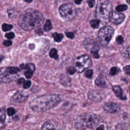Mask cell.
Returning a JSON list of instances; mask_svg holds the SVG:
<instances>
[{
  "instance_id": "obj_17",
  "label": "cell",
  "mask_w": 130,
  "mask_h": 130,
  "mask_svg": "<svg viewBox=\"0 0 130 130\" xmlns=\"http://www.w3.org/2000/svg\"><path fill=\"white\" fill-rule=\"evenodd\" d=\"M95 83L98 86L102 88H105L106 87V83L105 81L101 77H99L95 79Z\"/></svg>"
},
{
  "instance_id": "obj_13",
  "label": "cell",
  "mask_w": 130,
  "mask_h": 130,
  "mask_svg": "<svg viewBox=\"0 0 130 130\" xmlns=\"http://www.w3.org/2000/svg\"><path fill=\"white\" fill-rule=\"evenodd\" d=\"M28 96V94L20 91L16 92L12 96V100L15 102H22L24 101Z\"/></svg>"
},
{
  "instance_id": "obj_36",
  "label": "cell",
  "mask_w": 130,
  "mask_h": 130,
  "mask_svg": "<svg viewBox=\"0 0 130 130\" xmlns=\"http://www.w3.org/2000/svg\"><path fill=\"white\" fill-rule=\"evenodd\" d=\"M66 35L67 36V37H68L70 39H73L74 37V35L72 32H66Z\"/></svg>"
},
{
  "instance_id": "obj_8",
  "label": "cell",
  "mask_w": 130,
  "mask_h": 130,
  "mask_svg": "<svg viewBox=\"0 0 130 130\" xmlns=\"http://www.w3.org/2000/svg\"><path fill=\"white\" fill-rule=\"evenodd\" d=\"M91 64V60L87 55H82L77 57L74 62V68L78 73H82L85 69L89 68Z\"/></svg>"
},
{
  "instance_id": "obj_30",
  "label": "cell",
  "mask_w": 130,
  "mask_h": 130,
  "mask_svg": "<svg viewBox=\"0 0 130 130\" xmlns=\"http://www.w3.org/2000/svg\"><path fill=\"white\" fill-rule=\"evenodd\" d=\"M67 72L68 73L70 74V75H73L75 73V72H76V70L74 68V67H69L68 69H67Z\"/></svg>"
},
{
  "instance_id": "obj_26",
  "label": "cell",
  "mask_w": 130,
  "mask_h": 130,
  "mask_svg": "<svg viewBox=\"0 0 130 130\" xmlns=\"http://www.w3.org/2000/svg\"><path fill=\"white\" fill-rule=\"evenodd\" d=\"M24 75L26 78L27 79L30 78L33 75V71L30 70H28L27 71L24 72Z\"/></svg>"
},
{
  "instance_id": "obj_2",
  "label": "cell",
  "mask_w": 130,
  "mask_h": 130,
  "mask_svg": "<svg viewBox=\"0 0 130 130\" xmlns=\"http://www.w3.org/2000/svg\"><path fill=\"white\" fill-rule=\"evenodd\" d=\"M60 102V99L56 94H48L38 97L32 100L29 104L31 109L36 112H41L57 106Z\"/></svg>"
},
{
  "instance_id": "obj_33",
  "label": "cell",
  "mask_w": 130,
  "mask_h": 130,
  "mask_svg": "<svg viewBox=\"0 0 130 130\" xmlns=\"http://www.w3.org/2000/svg\"><path fill=\"white\" fill-rule=\"evenodd\" d=\"M123 70H124V72L125 73H126L127 74L130 75V65L125 66Z\"/></svg>"
},
{
  "instance_id": "obj_45",
  "label": "cell",
  "mask_w": 130,
  "mask_h": 130,
  "mask_svg": "<svg viewBox=\"0 0 130 130\" xmlns=\"http://www.w3.org/2000/svg\"><path fill=\"white\" fill-rule=\"evenodd\" d=\"M126 1L127 3L128 4L130 5V0H126Z\"/></svg>"
},
{
  "instance_id": "obj_37",
  "label": "cell",
  "mask_w": 130,
  "mask_h": 130,
  "mask_svg": "<svg viewBox=\"0 0 130 130\" xmlns=\"http://www.w3.org/2000/svg\"><path fill=\"white\" fill-rule=\"evenodd\" d=\"M12 42L11 41H9V40L5 41L3 42V44L6 46H10L12 45Z\"/></svg>"
},
{
  "instance_id": "obj_42",
  "label": "cell",
  "mask_w": 130,
  "mask_h": 130,
  "mask_svg": "<svg viewBox=\"0 0 130 130\" xmlns=\"http://www.w3.org/2000/svg\"><path fill=\"white\" fill-rule=\"evenodd\" d=\"M97 129H104V126L103 125H101L100 127H98L96 128Z\"/></svg>"
},
{
  "instance_id": "obj_47",
  "label": "cell",
  "mask_w": 130,
  "mask_h": 130,
  "mask_svg": "<svg viewBox=\"0 0 130 130\" xmlns=\"http://www.w3.org/2000/svg\"><path fill=\"white\" fill-rule=\"evenodd\" d=\"M129 124H130V121H129Z\"/></svg>"
},
{
  "instance_id": "obj_39",
  "label": "cell",
  "mask_w": 130,
  "mask_h": 130,
  "mask_svg": "<svg viewBox=\"0 0 130 130\" xmlns=\"http://www.w3.org/2000/svg\"><path fill=\"white\" fill-rule=\"evenodd\" d=\"M36 32L38 34H39V35H41V34H43V31H42V30L41 29V28H36Z\"/></svg>"
},
{
  "instance_id": "obj_4",
  "label": "cell",
  "mask_w": 130,
  "mask_h": 130,
  "mask_svg": "<svg viewBox=\"0 0 130 130\" xmlns=\"http://www.w3.org/2000/svg\"><path fill=\"white\" fill-rule=\"evenodd\" d=\"M112 12V6L109 0H98L95 9V15L97 19L105 23L109 20Z\"/></svg>"
},
{
  "instance_id": "obj_20",
  "label": "cell",
  "mask_w": 130,
  "mask_h": 130,
  "mask_svg": "<svg viewBox=\"0 0 130 130\" xmlns=\"http://www.w3.org/2000/svg\"><path fill=\"white\" fill-rule=\"evenodd\" d=\"M42 129H55V127L54 125L50 122L47 121L44 123L42 126Z\"/></svg>"
},
{
  "instance_id": "obj_31",
  "label": "cell",
  "mask_w": 130,
  "mask_h": 130,
  "mask_svg": "<svg viewBox=\"0 0 130 130\" xmlns=\"http://www.w3.org/2000/svg\"><path fill=\"white\" fill-rule=\"evenodd\" d=\"M5 36L9 39H12L15 37V34L13 32H10L9 33H7L5 35Z\"/></svg>"
},
{
  "instance_id": "obj_6",
  "label": "cell",
  "mask_w": 130,
  "mask_h": 130,
  "mask_svg": "<svg viewBox=\"0 0 130 130\" xmlns=\"http://www.w3.org/2000/svg\"><path fill=\"white\" fill-rule=\"evenodd\" d=\"M59 12L62 17L66 20H70L77 15V9L74 5L70 3L64 4L59 8Z\"/></svg>"
},
{
  "instance_id": "obj_22",
  "label": "cell",
  "mask_w": 130,
  "mask_h": 130,
  "mask_svg": "<svg viewBox=\"0 0 130 130\" xmlns=\"http://www.w3.org/2000/svg\"><path fill=\"white\" fill-rule=\"evenodd\" d=\"M90 25L93 28H98L100 24V21L98 19H92L90 21Z\"/></svg>"
},
{
  "instance_id": "obj_7",
  "label": "cell",
  "mask_w": 130,
  "mask_h": 130,
  "mask_svg": "<svg viewBox=\"0 0 130 130\" xmlns=\"http://www.w3.org/2000/svg\"><path fill=\"white\" fill-rule=\"evenodd\" d=\"M114 30L110 26H105L102 27L98 33L100 42L103 46L108 45L114 34Z\"/></svg>"
},
{
  "instance_id": "obj_32",
  "label": "cell",
  "mask_w": 130,
  "mask_h": 130,
  "mask_svg": "<svg viewBox=\"0 0 130 130\" xmlns=\"http://www.w3.org/2000/svg\"><path fill=\"white\" fill-rule=\"evenodd\" d=\"M117 73V69L116 67H112L110 71V74L111 75H115Z\"/></svg>"
},
{
  "instance_id": "obj_25",
  "label": "cell",
  "mask_w": 130,
  "mask_h": 130,
  "mask_svg": "<svg viewBox=\"0 0 130 130\" xmlns=\"http://www.w3.org/2000/svg\"><path fill=\"white\" fill-rule=\"evenodd\" d=\"M13 28V25L11 24H8L7 23H4L2 25V29L4 31H7L10 30Z\"/></svg>"
},
{
  "instance_id": "obj_40",
  "label": "cell",
  "mask_w": 130,
  "mask_h": 130,
  "mask_svg": "<svg viewBox=\"0 0 130 130\" xmlns=\"http://www.w3.org/2000/svg\"><path fill=\"white\" fill-rule=\"evenodd\" d=\"M25 81V80L24 78H20L18 80V84H22L23 83H24Z\"/></svg>"
},
{
  "instance_id": "obj_12",
  "label": "cell",
  "mask_w": 130,
  "mask_h": 130,
  "mask_svg": "<svg viewBox=\"0 0 130 130\" xmlns=\"http://www.w3.org/2000/svg\"><path fill=\"white\" fill-rule=\"evenodd\" d=\"M103 108L105 111L109 113H115L118 112L120 110L119 105L113 102L106 103L104 104Z\"/></svg>"
},
{
  "instance_id": "obj_34",
  "label": "cell",
  "mask_w": 130,
  "mask_h": 130,
  "mask_svg": "<svg viewBox=\"0 0 130 130\" xmlns=\"http://www.w3.org/2000/svg\"><path fill=\"white\" fill-rule=\"evenodd\" d=\"M31 85V82L30 81H26L24 85H23V88L25 89H27Z\"/></svg>"
},
{
  "instance_id": "obj_18",
  "label": "cell",
  "mask_w": 130,
  "mask_h": 130,
  "mask_svg": "<svg viewBox=\"0 0 130 130\" xmlns=\"http://www.w3.org/2000/svg\"><path fill=\"white\" fill-rule=\"evenodd\" d=\"M20 67L22 69H27V70H30L32 71H35V65L32 63H22L21 64Z\"/></svg>"
},
{
  "instance_id": "obj_9",
  "label": "cell",
  "mask_w": 130,
  "mask_h": 130,
  "mask_svg": "<svg viewBox=\"0 0 130 130\" xmlns=\"http://www.w3.org/2000/svg\"><path fill=\"white\" fill-rule=\"evenodd\" d=\"M83 45L84 48L95 58L99 57L100 46L95 40L91 38H86L83 42Z\"/></svg>"
},
{
  "instance_id": "obj_46",
  "label": "cell",
  "mask_w": 130,
  "mask_h": 130,
  "mask_svg": "<svg viewBox=\"0 0 130 130\" xmlns=\"http://www.w3.org/2000/svg\"><path fill=\"white\" fill-rule=\"evenodd\" d=\"M129 93H130V86H129Z\"/></svg>"
},
{
  "instance_id": "obj_15",
  "label": "cell",
  "mask_w": 130,
  "mask_h": 130,
  "mask_svg": "<svg viewBox=\"0 0 130 130\" xmlns=\"http://www.w3.org/2000/svg\"><path fill=\"white\" fill-rule=\"evenodd\" d=\"M6 114L4 110H0V129H3L5 127Z\"/></svg>"
},
{
  "instance_id": "obj_24",
  "label": "cell",
  "mask_w": 130,
  "mask_h": 130,
  "mask_svg": "<svg viewBox=\"0 0 130 130\" xmlns=\"http://www.w3.org/2000/svg\"><path fill=\"white\" fill-rule=\"evenodd\" d=\"M127 9V6L126 5H120L119 6H117L116 7V10L118 12H121L126 10Z\"/></svg>"
},
{
  "instance_id": "obj_14",
  "label": "cell",
  "mask_w": 130,
  "mask_h": 130,
  "mask_svg": "<svg viewBox=\"0 0 130 130\" xmlns=\"http://www.w3.org/2000/svg\"><path fill=\"white\" fill-rule=\"evenodd\" d=\"M112 89H113V90L115 94L118 98H119V99H120L121 100H126V98L125 96L123 95L122 90L120 86H119L118 85H115V86H113Z\"/></svg>"
},
{
  "instance_id": "obj_27",
  "label": "cell",
  "mask_w": 130,
  "mask_h": 130,
  "mask_svg": "<svg viewBox=\"0 0 130 130\" xmlns=\"http://www.w3.org/2000/svg\"><path fill=\"white\" fill-rule=\"evenodd\" d=\"M92 74H93V71L92 70H90V69L86 70L85 72V73H84L85 76L87 78H91V77L92 76Z\"/></svg>"
},
{
  "instance_id": "obj_29",
  "label": "cell",
  "mask_w": 130,
  "mask_h": 130,
  "mask_svg": "<svg viewBox=\"0 0 130 130\" xmlns=\"http://www.w3.org/2000/svg\"><path fill=\"white\" fill-rule=\"evenodd\" d=\"M7 113L9 116H12L15 113V110L12 107H10L7 109Z\"/></svg>"
},
{
  "instance_id": "obj_38",
  "label": "cell",
  "mask_w": 130,
  "mask_h": 130,
  "mask_svg": "<svg viewBox=\"0 0 130 130\" xmlns=\"http://www.w3.org/2000/svg\"><path fill=\"white\" fill-rule=\"evenodd\" d=\"M88 5L90 8H92L94 6L95 4V0H88Z\"/></svg>"
},
{
  "instance_id": "obj_16",
  "label": "cell",
  "mask_w": 130,
  "mask_h": 130,
  "mask_svg": "<svg viewBox=\"0 0 130 130\" xmlns=\"http://www.w3.org/2000/svg\"><path fill=\"white\" fill-rule=\"evenodd\" d=\"M60 82L64 86H68L71 85V79L68 76L63 75L62 77H61Z\"/></svg>"
},
{
  "instance_id": "obj_44",
  "label": "cell",
  "mask_w": 130,
  "mask_h": 130,
  "mask_svg": "<svg viewBox=\"0 0 130 130\" xmlns=\"http://www.w3.org/2000/svg\"><path fill=\"white\" fill-rule=\"evenodd\" d=\"M4 59V56H0V62L1 61H2V60Z\"/></svg>"
},
{
  "instance_id": "obj_41",
  "label": "cell",
  "mask_w": 130,
  "mask_h": 130,
  "mask_svg": "<svg viewBox=\"0 0 130 130\" xmlns=\"http://www.w3.org/2000/svg\"><path fill=\"white\" fill-rule=\"evenodd\" d=\"M82 1V0H75V3L77 5H79L81 3Z\"/></svg>"
},
{
  "instance_id": "obj_28",
  "label": "cell",
  "mask_w": 130,
  "mask_h": 130,
  "mask_svg": "<svg viewBox=\"0 0 130 130\" xmlns=\"http://www.w3.org/2000/svg\"><path fill=\"white\" fill-rule=\"evenodd\" d=\"M116 41L118 44H120V45L122 44L123 43V42H124L123 37L122 36H117L116 38Z\"/></svg>"
},
{
  "instance_id": "obj_5",
  "label": "cell",
  "mask_w": 130,
  "mask_h": 130,
  "mask_svg": "<svg viewBox=\"0 0 130 130\" xmlns=\"http://www.w3.org/2000/svg\"><path fill=\"white\" fill-rule=\"evenodd\" d=\"M20 70L16 67H5L0 69V82L7 83L16 80Z\"/></svg>"
},
{
  "instance_id": "obj_35",
  "label": "cell",
  "mask_w": 130,
  "mask_h": 130,
  "mask_svg": "<svg viewBox=\"0 0 130 130\" xmlns=\"http://www.w3.org/2000/svg\"><path fill=\"white\" fill-rule=\"evenodd\" d=\"M124 54L126 57L130 59V47H128L127 48H126Z\"/></svg>"
},
{
  "instance_id": "obj_10",
  "label": "cell",
  "mask_w": 130,
  "mask_h": 130,
  "mask_svg": "<svg viewBox=\"0 0 130 130\" xmlns=\"http://www.w3.org/2000/svg\"><path fill=\"white\" fill-rule=\"evenodd\" d=\"M125 19V15L124 14L119 12H112L109 17V21L111 23L115 24H119L122 23Z\"/></svg>"
},
{
  "instance_id": "obj_11",
  "label": "cell",
  "mask_w": 130,
  "mask_h": 130,
  "mask_svg": "<svg viewBox=\"0 0 130 130\" xmlns=\"http://www.w3.org/2000/svg\"><path fill=\"white\" fill-rule=\"evenodd\" d=\"M88 98L94 102H100L105 96L104 93L101 91L92 90L90 91L88 94Z\"/></svg>"
},
{
  "instance_id": "obj_19",
  "label": "cell",
  "mask_w": 130,
  "mask_h": 130,
  "mask_svg": "<svg viewBox=\"0 0 130 130\" xmlns=\"http://www.w3.org/2000/svg\"><path fill=\"white\" fill-rule=\"evenodd\" d=\"M52 25L51 23V22L50 20H47L44 25L43 29L45 31H49L52 29Z\"/></svg>"
},
{
  "instance_id": "obj_21",
  "label": "cell",
  "mask_w": 130,
  "mask_h": 130,
  "mask_svg": "<svg viewBox=\"0 0 130 130\" xmlns=\"http://www.w3.org/2000/svg\"><path fill=\"white\" fill-rule=\"evenodd\" d=\"M52 36L56 42H60L63 38V35L61 34H58L57 32H54L52 34Z\"/></svg>"
},
{
  "instance_id": "obj_23",
  "label": "cell",
  "mask_w": 130,
  "mask_h": 130,
  "mask_svg": "<svg viewBox=\"0 0 130 130\" xmlns=\"http://www.w3.org/2000/svg\"><path fill=\"white\" fill-rule=\"evenodd\" d=\"M49 55L51 57L57 59L58 58V54H57V52L56 49L53 48L50 51L49 53Z\"/></svg>"
},
{
  "instance_id": "obj_1",
  "label": "cell",
  "mask_w": 130,
  "mask_h": 130,
  "mask_svg": "<svg viewBox=\"0 0 130 130\" xmlns=\"http://www.w3.org/2000/svg\"><path fill=\"white\" fill-rule=\"evenodd\" d=\"M44 20V16L40 12L33 9H28L20 15L18 24L23 29L30 31L40 27Z\"/></svg>"
},
{
  "instance_id": "obj_43",
  "label": "cell",
  "mask_w": 130,
  "mask_h": 130,
  "mask_svg": "<svg viewBox=\"0 0 130 130\" xmlns=\"http://www.w3.org/2000/svg\"><path fill=\"white\" fill-rule=\"evenodd\" d=\"M24 1L27 3H31L32 1V0H24Z\"/></svg>"
},
{
  "instance_id": "obj_3",
  "label": "cell",
  "mask_w": 130,
  "mask_h": 130,
  "mask_svg": "<svg viewBox=\"0 0 130 130\" xmlns=\"http://www.w3.org/2000/svg\"><path fill=\"white\" fill-rule=\"evenodd\" d=\"M101 118L94 113H86L78 116L75 120V127L78 129L93 128L101 122Z\"/></svg>"
}]
</instances>
